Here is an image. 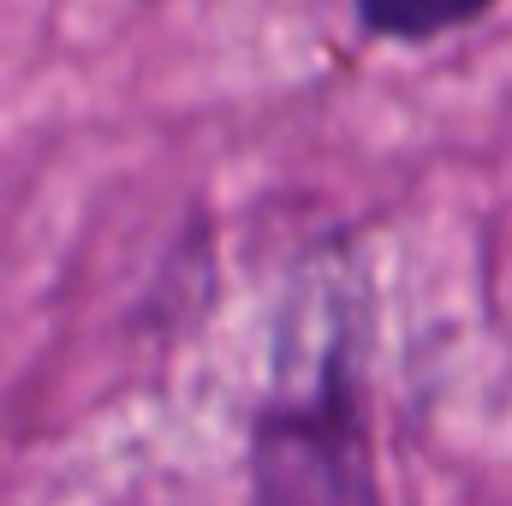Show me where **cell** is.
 <instances>
[{"mask_svg": "<svg viewBox=\"0 0 512 506\" xmlns=\"http://www.w3.org/2000/svg\"><path fill=\"white\" fill-rule=\"evenodd\" d=\"M495 0H358V24L382 42H435L447 30H465Z\"/></svg>", "mask_w": 512, "mask_h": 506, "instance_id": "obj_2", "label": "cell"}, {"mask_svg": "<svg viewBox=\"0 0 512 506\" xmlns=\"http://www.w3.org/2000/svg\"><path fill=\"white\" fill-rule=\"evenodd\" d=\"M256 495L268 501H370L376 477L364 459V417L340 376H322L298 399H274L251 441Z\"/></svg>", "mask_w": 512, "mask_h": 506, "instance_id": "obj_1", "label": "cell"}]
</instances>
